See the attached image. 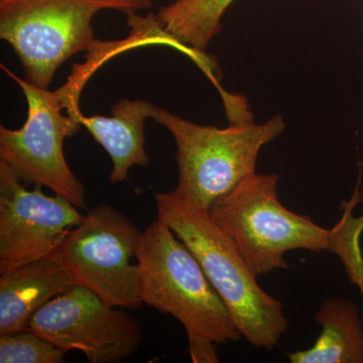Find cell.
<instances>
[{
	"label": "cell",
	"mask_w": 363,
	"mask_h": 363,
	"mask_svg": "<svg viewBox=\"0 0 363 363\" xmlns=\"http://www.w3.org/2000/svg\"><path fill=\"white\" fill-rule=\"evenodd\" d=\"M279 179L278 174H253L217 199L208 210L210 217L230 236L257 277L286 269L285 255L296 250L331 252L344 267H350L362 253L363 216L352 215L357 194L335 228L325 229L281 204Z\"/></svg>",
	"instance_id": "obj_1"
},
{
	"label": "cell",
	"mask_w": 363,
	"mask_h": 363,
	"mask_svg": "<svg viewBox=\"0 0 363 363\" xmlns=\"http://www.w3.org/2000/svg\"><path fill=\"white\" fill-rule=\"evenodd\" d=\"M136 260L143 305L183 325L191 362L217 363V345L242 337L195 255L161 219L143 231Z\"/></svg>",
	"instance_id": "obj_2"
},
{
	"label": "cell",
	"mask_w": 363,
	"mask_h": 363,
	"mask_svg": "<svg viewBox=\"0 0 363 363\" xmlns=\"http://www.w3.org/2000/svg\"><path fill=\"white\" fill-rule=\"evenodd\" d=\"M157 216L195 255L242 337L272 350L289 328L284 305L267 294L234 241L205 208L173 190L155 195Z\"/></svg>",
	"instance_id": "obj_3"
},
{
	"label": "cell",
	"mask_w": 363,
	"mask_h": 363,
	"mask_svg": "<svg viewBox=\"0 0 363 363\" xmlns=\"http://www.w3.org/2000/svg\"><path fill=\"white\" fill-rule=\"evenodd\" d=\"M23 90L28 117L20 130L0 126V161L6 162L25 185L45 187L86 209V189L73 173L64 154L66 138L81 130V91L94 71L80 66L68 82L55 91L33 86L7 70Z\"/></svg>",
	"instance_id": "obj_4"
},
{
	"label": "cell",
	"mask_w": 363,
	"mask_h": 363,
	"mask_svg": "<svg viewBox=\"0 0 363 363\" xmlns=\"http://www.w3.org/2000/svg\"><path fill=\"white\" fill-rule=\"evenodd\" d=\"M150 118L166 128L177 145L176 190L209 210L217 199L255 174L262 147L284 130L283 117L262 124L230 123L228 128L201 125L154 104Z\"/></svg>",
	"instance_id": "obj_5"
},
{
	"label": "cell",
	"mask_w": 363,
	"mask_h": 363,
	"mask_svg": "<svg viewBox=\"0 0 363 363\" xmlns=\"http://www.w3.org/2000/svg\"><path fill=\"white\" fill-rule=\"evenodd\" d=\"M143 231L108 204L88 210L72 228L52 259L85 286L114 307L138 310L143 305L136 259Z\"/></svg>",
	"instance_id": "obj_6"
},
{
	"label": "cell",
	"mask_w": 363,
	"mask_h": 363,
	"mask_svg": "<svg viewBox=\"0 0 363 363\" xmlns=\"http://www.w3.org/2000/svg\"><path fill=\"white\" fill-rule=\"evenodd\" d=\"M111 7L92 0H0V38L13 47L25 80L48 89L60 67L93 51L95 14Z\"/></svg>",
	"instance_id": "obj_7"
},
{
	"label": "cell",
	"mask_w": 363,
	"mask_h": 363,
	"mask_svg": "<svg viewBox=\"0 0 363 363\" xmlns=\"http://www.w3.org/2000/svg\"><path fill=\"white\" fill-rule=\"evenodd\" d=\"M124 310L74 285L43 306L28 329L90 363H119L133 357L143 339L142 325Z\"/></svg>",
	"instance_id": "obj_8"
},
{
	"label": "cell",
	"mask_w": 363,
	"mask_h": 363,
	"mask_svg": "<svg viewBox=\"0 0 363 363\" xmlns=\"http://www.w3.org/2000/svg\"><path fill=\"white\" fill-rule=\"evenodd\" d=\"M0 161V272L50 259L84 215L61 196H48Z\"/></svg>",
	"instance_id": "obj_9"
},
{
	"label": "cell",
	"mask_w": 363,
	"mask_h": 363,
	"mask_svg": "<svg viewBox=\"0 0 363 363\" xmlns=\"http://www.w3.org/2000/svg\"><path fill=\"white\" fill-rule=\"evenodd\" d=\"M74 285L70 272L52 257L1 272L0 334L28 330L43 306Z\"/></svg>",
	"instance_id": "obj_10"
},
{
	"label": "cell",
	"mask_w": 363,
	"mask_h": 363,
	"mask_svg": "<svg viewBox=\"0 0 363 363\" xmlns=\"http://www.w3.org/2000/svg\"><path fill=\"white\" fill-rule=\"evenodd\" d=\"M154 104L143 99H123L111 107L112 116H81V123L111 157L113 168L109 182L128 180L135 166L147 167L150 160L145 150V119Z\"/></svg>",
	"instance_id": "obj_11"
},
{
	"label": "cell",
	"mask_w": 363,
	"mask_h": 363,
	"mask_svg": "<svg viewBox=\"0 0 363 363\" xmlns=\"http://www.w3.org/2000/svg\"><path fill=\"white\" fill-rule=\"evenodd\" d=\"M235 0H175L156 14L157 28L167 44L187 54L205 73L216 68L208 45L222 30L221 18Z\"/></svg>",
	"instance_id": "obj_12"
},
{
	"label": "cell",
	"mask_w": 363,
	"mask_h": 363,
	"mask_svg": "<svg viewBox=\"0 0 363 363\" xmlns=\"http://www.w3.org/2000/svg\"><path fill=\"white\" fill-rule=\"evenodd\" d=\"M322 331L309 350L289 353L292 363H363V327L357 305L331 298L315 315Z\"/></svg>",
	"instance_id": "obj_13"
},
{
	"label": "cell",
	"mask_w": 363,
	"mask_h": 363,
	"mask_svg": "<svg viewBox=\"0 0 363 363\" xmlns=\"http://www.w3.org/2000/svg\"><path fill=\"white\" fill-rule=\"evenodd\" d=\"M66 353L30 329L0 334V363H63Z\"/></svg>",
	"instance_id": "obj_14"
},
{
	"label": "cell",
	"mask_w": 363,
	"mask_h": 363,
	"mask_svg": "<svg viewBox=\"0 0 363 363\" xmlns=\"http://www.w3.org/2000/svg\"><path fill=\"white\" fill-rule=\"evenodd\" d=\"M107 4L111 9L121 11L126 16L136 13L143 9H149L154 4V0H92Z\"/></svg>",
	"instance_id": "obj_15"
}]
</instances>
